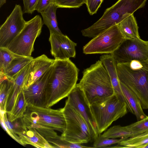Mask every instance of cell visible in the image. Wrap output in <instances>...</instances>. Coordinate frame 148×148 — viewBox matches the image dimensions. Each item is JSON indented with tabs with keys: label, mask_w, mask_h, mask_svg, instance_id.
Instances as JSON below:
<instances>
[{
	"label": "cell",
	"mask_w": 148,
	"mask_h": 148,
	"mask_svg": "<svg viewBox=\"0 0 148 148\" xmlns=\"http://www.w3.org/2000/svg\"><path fill=\"white\" fill-rule=\"evenodd\" d=\"M90 109L99 134L106 130L114 121L127 113V107L115 94L103 101L93 103Z\"/></svg>",
	"instance_id": "obj_4"
},
{
	"label": "cell",
	"mask_w": 148,
	"mask_h": 148,
	"mask_svg": "<svg viewBox=\"0 0 148 148\" xmlns=\"http://www.w3.org/2000/svg\"><path fill=\"white\" fill-rule=\"evenodd\" d=\"M58 8L54 3H52L40 13L43 23L48 28L50 33L62 34H63L58 27L56 11Z\"/></svg>",
	"instance_id": "obj_20"
},
{
	"label": "cell",
	"mask_w": 148,
	"mask_h": 148,
	"mask_svg": "<svg viewBox=\"0 0 148 148\" xmlns=\"http://www.w3.org/2000/svg\"><path fill=\"white\" fill-rule=\"evenodd\" d=\"M25 125L26 126L30 127L35 129L49 143H51L60 137L55 131V130L52 128L33 123Z\"/></svg>",
	"instance_id": "obj_25"
},
{
	"label": "cell",
	"mask_w": 148,
	"mask_h": 148,
	"mask_svg": "<svg viewBox=\"0 0 148 148\" xmlns=\"http://www.w3.org/2000/svg\"><path fill=\"white\" fill-rule=\"evenodd\" d=\"M105 138H120L125 139L132 136V133L125 126L120 125H114L111 127L101 134Z\"/></svg>",
	"instance_id": "obj_24"
},
{
	"label": "cell",
	"mask_w": 148,
	"mask_h": 148,
	"mask_svg": "<svg viewBox=\"0 0 148 148\" xmlns=\"http://www.w3.org/2000/svg\"><path fill=\"white\" fill-rule=\"evenodd\" d=\"M120 84L123 93L137 121L147 117V116L144 112L140 101L137 96L120 82Z\"/></svg>",
	"instance_id": "obj_19"
},
{
	"label": "cell",
	"mask_w": 148,
	"mask_h": 148,
	"mask_svg": "<svg viewBox=\"0 0 148 148\" xmlns=\"http://www.w3.org/2000/svg\"><path fill=\"white\" fill-rule=\"evenodd\" d=\"M125 127L132 133V137L148 133V116Z\"/></svg>",
	"instance_id": "obj_27"
},
{
	"label": "cell",
	"mask_w": 148,
	"mask_h": 148,
	"mask_svg": "<svg viewBox=\"0 0 148 148\" xmlns=\"http://www.w3.org/2000/svg\"><path fill=\"white\" fill-rule=\"evenodd\" d=\"M28 70L24 68L13 77V83L8 97L5 111L7 113L11 111L14 105L18 95L23 89L25 78Z\"/></svg>",
	"instance_id": "obj_17"
},
{
	"label": "cell",
	"mask_w": 148,
	"mask_h": 148,
	"mask_svg": "<svg viewBox=\"0 0 148 148\" xmlns=\"http://www.w3.org/2000/svg\"><path fill=\"white\" fill-rule=\"evenodd\" d=\"M111 54L116 64L129 63L135 60L146 62L148 59L147 41L140 38H125Z\"/></svg>",
	"instance_id": "obj_9"
},
{
	"label": "cell",
	"mask_w": 148,
	"mask_h": 148,
	"mask_svg": "<svg viewBox=\"0 0 148 148\" xmlns=\"http://www.w3.org/2000/svg\"><path fill=\"white\" fill-rule=\"evenodd\" d=\"M58 8H78L85 3V0H54Z\"/></svg>",
	"instance_id": "obj_30"
},
{
	"label": "cell",
	"mask_w": 148,
	"mask_h": 148,
	"mask_svg": "<svg viewBox=\"0 0 148 148\" xmlns=\"http://www.w3.org/2000/svg\"><path fill=\"white\" fill-rule=\"evenodd\" d=\"M39 0H23V13L32 14L35 10Z\"/></svg>",
	"instance_id": "obj_33"
},
{
	"label": "cell",
	"mask_w": 148,
	"mask_h": 148,
	"mask_svg": "<svg viewBox=\"0 0 148 148\" xmlns=\"http://www.w3.org/2000/svg\"><path fill=\"white\" fill-rule=\"evenodd\" d=\"M18 55L16 54L7 48L0 47V71H3L12 61Z\"/></svg>",
	"instance_id": "obj_28"
},
{
	"label": "cell",
	"mask_w": 148,
	"mask_h": 148,
	"mask_svg": "<svg viewBox=\"0 0 148 148\" xmlns=\"http://www.w3.org/2000/svg\"><path fill=\"white\" fill-rule=\"evenodd\" d=\"M148 144V133L123 139L112 147L144 148Z\"/></svg>",
	"instance_id": "obj_23"
},
{
	"label": "cell",
	"mask_w": 148,
	"mask_h": 148,
	"mask_svg": "<svg viewBox=\"0 0 148 148\" xmlns=\"http://www.w3.org/2000/svg\"><path fill=\"white\" fill-rule=\"evenodd\" d=\"M54 2V0H39L36 7V10L40 13Z\"/></svg>",
	"instance_id": "obj_34"
},
{
	"label": "cell",
	"mask_w": 148,
	"mask_h": 148,
	"mask_svg": "<svg viewBox=\"0 0 148 148\" xmlns=\"http://www.w3.org/2000/svg\"><path fill=\"white\" fill-rule=\"evenodd\" d=\"M125 39L117 24L100 33L83 47L85 54H112Z\"/></svg>",
	"instance_id": "obj_8"
},
{
	"label": "cell",
	"mask_w": 148,
	"mask_h": 148,
	"mask_svg": "<svg viewBox=\"0 0 148 148\" xmlns=\"http://www.w3.org/2000/svg\"><path fill=\"white\" fill-rule=\"evenodd\" d=\"M31 57L18 55L12 61L0 74L4 75L7 78H12L22 69L28 65L33 59Z\"/></svg>",
	"instance_id": "obj_21"
},
{
	"label": "cell",
	"mask_w": 148,
	"mask_h": 148,
	"mask_svg": "<svg viewBox=\"0 0 148 148\" xmlns=\"http://www.w3.org/2000/svg\"><path fill=\"white\" fill-rule=\"evenodd\" d=\"M123 139L109 138L103 137L101 134H99L97 138L94 140L93 147L102 148L116 143L118 144Z\"/></svg>",
	"instance_id": "obj_29"
},
{
	"label": "cell",
	"mask_w": 148,
	"mask_h": 148,
	"mask_svg": "<svg viewBox=\"0 0 148 148\" xmlns=\"http://www.w3.org/2000/svg\"><path fill=\"white\" fill-rule=\"evenodd\" d=\"M6 2V0H0V7L1 8Z\"/></svg>",
	"instance_id": "obj_35"
},
{
	"label": "cell",
	"mask_w": 148,
	"mask_h": 148,
	"mask_svg": "<svg viewBox=\"0 0 148 148\" xmlns=\"http://www.w3.org/2000/svg\"><path fill=\"white\" fill-rule=\"evenodd\" d=\"M55 60L45 54L34 58L31 62L28 73L25 78L23 90L38 79L53 65Z\"/></svg>",
	"instance_id": "obj_14"
},
{
	"label": "cell",
	"mask_w": 148,
	"mask_h": 148,
	"mask_svg": "<svg viewBox=\"0 0 148 148\" xmlns=\"http://www.w3.org/2000/svg\"><path fill=\"white\" fill-rule=\"evenodd\" d=\"M66 101L75 109L87 123L94 140L99 135L97 124L90 105L83 91L76 86L67 97Z\"/></svg>",
	"instance_id": "obj_11"
},
{
	"label": "cell",
	"mask_w": 148,
	"mask_h": 148,
	"mask_svg": "<svg viewBox=\"0 0 148 148\" xmlns=\"http://www.w3.org/2000/svg\"><path fill=\"white\" fill-rule=\"evenodd\" d=\"M27 105L23 89L18 95L12 110L7 113L9 120L12 122L18 118L23 117Z\"/></svg>",
	"instance_id": "obj_22"
},
{
	"label": "cell",
	"mask_w": 148,
	"mask_h": 148,
	"mask_svg": "<svg viewBox=\"0 0 148 148\" xmlns=\"http://www.w3.org/2000/svg\"><path fill=\"white\" fill-rule=\"evenodd\" d=\"M104 0H85L88 11L90 15L96 13Z\"/></svg>",
	"instance_id": "obj_32"
},
{
	"label": "cell",
	"mask_w": 148,
	"mask_h": 148,
	"mask_svg": "<svg viewBox=\"0 0 148 148\" xmlns=\"http://www.w3.org/2000/svg\"><path fill=\"white\" fill-rule=\"evenodd\" d=\"M76 86L83 92L90 106L104 101L114 94L110 79L100 60L84 70Z\"/></svg>",
	"instance_id": "obj_2"
},
{
	"label": "cell",
	"mask_w": 148,
	"mask_h": 148,
	"mask_svg": "<svg viewBox=\"0 0 148 148\" xmlns=\"http://www.w3.org/2000/svg\"><path fill=\"white\" fill-rule=\"evenodd\" d=\"M116 68L120 82L136 95L143 109H148V64L135 60Z\"/></svg>",
	"instance_id": "obj_3"
},
{
	"label": "cell",
	"mask_w": 148,
	"mask_h": 148,
	"mask_svg": "<svg viewBox=\"0 0 148 148\" xmlns=\"http://www.w3.org/2000/svg\"><path fill=\"white\" fill-rule=\"evenodd\" d=\"M100 60L108 72L113 88L114 94L125 103L129 111L132 113V111L122 90L117 71V64L113 56L111 54L103 55L100 57Z\"/></svg>",
	"instance_id": "obj_15"
},
{
	"label": "cell",
	"mask_w": 148,
	"mask_h": 148,
	"mask_svg": "<svg viewBox=\"0 0 148 148\" xmlns=\"http://www.w3.org/2000/svg\"><path fill=\"white\" fill-rule=\"evenodd\" d=\"M56 148H83L89 147L85 146L82 144L74 143L68 141L61 138H59L53 141L52 143Z\"/></svg>",
	"instance_id": "obj_31"
},
{
	"label": "cell",
	"mask_w": 148,
	"mask_h": 148,
	"mask_svg": "<svg viewBox=\"0 0 148 148\" xmlns=\"http://www.w3.org/2000/svg\"><path fill=\"white\" fill-rule=\"evenodd\" d=\"M49 41L51 53L56 60H64L75 58L77 44L66 35L50 32Z\"/></svg>",
	"instance_id": "obj_12"
},
{
	"label": "cell",
	"mask_w": 148,
	"mask_h": 148,
	"mask_svg": "<svg viewBox=\"0 0 148 148\" xmlns=\"http://www.w3.org/2000/svg\"><path fill=\"white\" fill-rule=\"evenodd\" d=\"M60 109L66 123L65 129L60 136L62 139L78 144L86 143L93 140L86 121L75 109L66 101L64 107Z\"/></svg>",
	"instance_id": "obj_5"
},
{
	"label": "cell",
	"mask_w": 148,
	"mask_h": 148,
	"mask_svg": "<svg viewBox=\"0 0 148 148\" xmlns=\"http://www.w3.org/2000/svg\"><path fill=\"white\" fill-rule=\"evenodd\" d=\"M148 148V144L146 145L144 147V148Z\"/></svg>",
	"instance_id": "obj_36"
},
{
	"label": "cell",
	"mask_w": 148,
	"mask_h": 148,
	"mask_svg": "<svg viewBox=\"0 0 148 148\" xmlns=\"http://www.w3.org/2000/svg\"><path fill=\"white\" fill-rule=\"evenodd\" d=\"M43 24L38 15L26 21L23 29L7 48L18 55L31 56L35 40L40 35Z\"/></svg>",
	"instance_id": "obj_6"
},
{
	"label": "cell",
	"mask_w": 148,
	"mask_h": 148,
	"mask_svg": "<svg viewBox=\"0 0 148 148\" xmlns=\"http://www.w3.org/2000/svg\"><path fill=\"white\" fill-rule=\"evenodd\" d=\"M147 44H148V41H147ZM146 62L148 64V59L147 60V61Z\"/></svg>",
	"instance_id": "obj_37"
},
{
	"label": "cell",
	"mask_w": 148,
	"mask_h": 148,
	"mask_svg": "<svg viewBox=\"0 0 148 148\" xmlns=\"http://www.w3.org/2000/svg\"><path fill=\"white\" fill-rule=\"evenodd\" d=\"M19 5L16 4L10 14L0 27V47L7 48L20 33L26 23Z\"/></svg>",
	"instance_id": "obj_10"
},
{
	"label": "cell",
	"mask_w": 148,
	"mask_h": 148,
	"mask_svg": "<svg viewBox=\"0 0 148 148\" xmlns=\"http://www.w3.org/2000/svg\"><path fill=\"white\" fill-rule=\"evenodd\" d=\"M53 68V65L38 79L23 90L25 98L28 104L45 107L46 86Z\"/></svg>",
	"instance_id": "obj_13"
},
{
	"label": "cell",
	"mask_w": 148,
	"mask_h": 148,
	"mask_svg": "<svg viewBox=\"0 0 148 148\" xmlns=\"http://www.w3.org/2000/svg\"><path fill=\"white\" fill-rule=\"evenodd\" d=\"M18 136L19 144L23 146L29 145L37 148H56L50 144L35 129L29 126H26L25 129Z\"/></svg>",
	"instance_id": "obj_16"
},
{
	"label": "cell",
	"mask_w": 148,
	"mask_h": 148,
	"mask_svg": "<svg viewBox=\"0 0 148 148\" xmlns=\"http://www.w3.org/2000/svg\"><path fill=\"white\" fill-rule=\"evenodd\" d=\"M0 110L5 111L7 100L13 83L12 78H7L0 83Z\"/></svg>",
	"instance_id": "obj_26"
},
{
	"label": "cell",
	"mask_w": 148,
	"mask_h": 148,
	"mask_svg": "<svg viewBox=\"0 0 148 148\" xmlns=\"http://www.w3.org/2000/svg\"><path fill=\"white\" fill-rule=\"evenodd\" d=\"M23 118L26 124L33 123L50 127L62 133L66 127L65 119L60 109L28 104Z\"/></svg>",
	"instance_id": "obj_7"
},
{
	"label": "cell",
	"mask_w": 148,
	"mask_h": 148,
	"mask_svg": "<svg viewBox=\"0 0 148 148\" xmlns=\"http://www.w3.org/2000/svg\"><path fill=\"white\" fill-rule=\"evenodd\" d=\"M117 25L125 38H140L138 27L134 14L124 15Z\"/></svg>",
	"instance_id": "obj_18"
},
{
	"label": "cell",
	"mask_w": 148,
	"mask_h": 148,
	"mask_svg": "<svg viewBox=\"0 0 148 148\" xmlns=\"http://www.w3.org/2000/svg\"><path fill=\"white\" fill-rule=\"evenodd\" d=\"M79 71L69 59L55 60L46 86L45 107L51 108L68 96L76 86Z\"/></svg>",
	"instance_id": "obj_1"
}]
</instances>
